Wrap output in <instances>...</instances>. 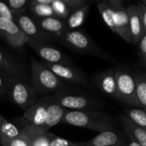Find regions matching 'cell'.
I'll return each instance as SVG.
<instances>
[{
    "instance_id": "6da1fadb",
    "label": "cell",
    "mask_w": 146,
    "mask_h": 146,
    "mask_svg": "<svg viewBox=\"0 0 146 146\" xmlns=\"http://www.w3.org/2000/svg\"><path fill=\"white\" fill-rule=\"evenodd\" d=\"M61 123L87 128L98 133L115 130V127L114 119L102 110H68Z\"/></svg>"
},
{
    "instance_id": "7a4b0ae2",
    "label": "cell",
    "mask_w": 146,
    "mask_h": 146,
    "mask_svg": "<svg viewBox=\"0 0 146 146\" xmlns=\"http://www.w3.org/2000/svg\"><path fill=\"white\" fill-rule=\"evenodd\" d=\"M51 96L67 110H102L105 107V104L103 100L93 98L80 90L67 86L55 92Z\"/></svg>"
},
{
    "instance_id": "3957f363",
    "label": "cell",
    "mask_w": 146,
    "mask_h": 146,
    "mask_svg": "<svg viewBox=\"0 0 146 146\" xmlns=\"http://www.w3.org/2000/svg\"><path fill=\"white\" fill-rule=\"evenodd\" d=\"M31 84L38 94L55 93L66 87V84L56 76L42 62L30 59Z\"/></svg>"
},
{
    "instance_id": "277c9868",
    "label": "cell",
    "mask_w": 146,
    "mask_h": 146,
    "mask_svg": "<svg viewBox=\"0 0 146 146\" xmlns=\"http://www.w3.org/2000/svg\"><path fill=\"white\" fill-rule=\"evenodd\" d=\"M6 96L24 111L38 100V93L31 82L27 81L21 74L9 76Z\"/></svg>"
},
{
    "instance_id": "5b68a950",
    "label": "cell",
    "mask_w": 146,
    "mask_h": 146,
    "mask_svg": "<svg viewBox=\"0 0 146 146\" xmlns=\"http://www.w3.org/2000/svg\"><path fill=\"white\" fill-rule=\"evenodd\" d=\"M57 41L74 51L83 54H92L110 61L114 60L102 49H100L92 38L83 30L78 29L67 31L60 38L57 39Z\"/></svg>"
},
{
    "instance_id": "8992f818",
    "label": "cell",
    "mask_w": 146,
    "mask_h": 146,
    "mask_svg": "<svg viewBox=\"0 0 146 146\" xmlns=\"http://www.w3.org/2000/svg\"><path fill=\"white\" fill-rule=\"evenodd\" d=\"M116 86V100L132 107H139L135 95L133 74L123 65L114 67Z\"/></svg>"
},
{
    "instance_id": "52a82bcc",
    "label": "cell",
    "mask_w": 146,
    "mask_h": 146,
    "mask_svg": "<svg viewBox=\"0 0 146 146\" xmlns=\"http://www.w3.org/2000/svg\"><path fill=\"white\" fill-rule=\"evenodd\" d=\"M47 102L48 96L38 98V100L24 111L23 116L14 119L12 122L17 126L27 125L38 129L45 130Z\"/></svg>"
},
{
    "instance_id": "ba28073f",
    "label": "cell",
    "mask_w": 146,
    "mask_h": 146,
    "mask_svg": "<svg viewBox=\"0 0 146 146\" xmlns=\"http://www.w3.org/2000/svg\"><path fill=\"white\" fill-rule=\"evenodd\" d=\"M27 44L37 53L44 62L74 66L73 61L65 53L54 46L47 45L44 43L37 42L32 39H28Z\"/></svg>"
},
{
    "instance_id": "9c48e42d",
    "label": "cell",
    "mask_w": 146,
    "mask_h": 146,
    "mask_svg": "<svg viewBox=\"0 0 146 146\" xmlns=\"http://www.w3.org/2000/svg\"><path fill=\"white\" fill-rule=\"evenodd\" d=\"M42 62L64 83H68L76 86H86L89 83L87 75L83 71L75 68L74 66H68L63 64H50L44 62Z\"/></svg>"
},
{
    "instance_id": "30bf717a",
    "label": "cell",
    "mask_w": 146,
    "mask_h": 146,
    "mask_svg": "<svg viewBox=\"0 0 146 146\" xmlns=\"http://www.w3.org/2000/svg\"><path fill=\"white\" fill-rule=\"evenodd\" d=\"M0 38L4 39L5 42L14 49H22L29 39L15 21L1 17Z\"/></svg>"
},
{
    "instance_id": "8fae6325",
    "label": "cell",
    "mask_w": 146,
    "mask_h": 146,
    "mask_svg": "<svg viewBox=\"0 0 146 146\" xmlns=\"http://www.w3.org/2000/svg\"><path fill=\"white\" fill-rule=\"evenodd\" d=\"M109 2L114 9L113 19L115 33L125 41L132 43L127 7L124 6V3L121 0H109Z\"/></svg>"
},
{
    "instance_id": "7c38bea8",
    "label": "cell",
    "mask_w": 146,
    "mask_h": 146,
    "mask_svg": "<svg viewBox=\"0 0 146 146\" xmlns=\"http://www.w3.org/2000/svg\"><path fill=\"white\" fill-rule=\"evenodd\" d=\"M15 22L18 25V27L21 28V30L28 37L29 39L44 43L48 39H50V37L47 36L44 32L41 31V29L38 27L36 20L31 17L29 15L24 13L15 15Z\"/></svg>"
},
{
    "instance_id": "4fadbf2b",
    "label": "cell",
    "mask_w": 146,
    "mask_h": 146,
    "mask_svg": "<svg viewBox=\"0 0 146 146\" xmlns=\"http://www.w3.org/2000/svg\"><path fill=\"white\" fill-rule=\"evenodd\" d=\"M126 145L124 138L115 130L102 132L88 141L75 143V146H125Z\"/></svg>"
},
{
    "instance_id": "5bb4252c",
    "label": "cell",
    "mask_w": 146,
    "mask_h": 146,
    "mask_svg": "<svg viewBox=\"0 0 146 146\" xmlns=\"http://www.w3.org/2000/svg\"><path fill=\"white\" fill-rule=\"evenodd\" d=\"M35 20L41 31L49 36L50 38H55L57 40L68 31L65 20L55 16Z\"/></svg>"
},
{
    "instance_id": "9a60e30c",
    "label": "cell",
    "mask_w": 146,
    "mask_h": 146,
    "mask_svg": "<svg viewBox=\"0 0 146 146\" xmlns=\"http://www.w3.org/2000/svg\"><path fill=\"white\" fill-rule=\"evenodd\" d=\"M93 83L104 95L116 99V86L114 68L95 75L93 78Z\"/></svg>"
},
{
    "instance_id": "2e32d148",
    "label": "cell",
    "mask_w": 146,
    "mask_h": 146,
    "mask_svg": "<svg viewBox=\"0 0 146 146\" xmlns=\"http://www.w3.org/2000/svg\"><path fill=\"white\" fill-rule=\"evenodd\" d=\"M116 120L126 132L129 139L137 141L141 146H146V129L136 125L123 115H117Z\"/></svg>"
},
{
    "instance_id": "e0dca14e",
    "label": "cell",
    "mask_w": 146,
    "mask_h": 146,
    "mask_svg": "<svg viewBox=\"0 0 146 146\" xmlns=\"http://www.w3.org/2000/svg\"><path fill=\"white\" fill-rule=\"evenodd\" d=\"M68 110L60 105L52 96H48V102L46 106V120L45 130L48 131L50 127L61 123L63 116Z\"/></svg>"
},
{
    "instance_id": "ac0fdd59",
    "label": "cell",
    "mask_w": 146,
    "mask_h": 146,
    "mask_svg": "<svg viewBox=\"0 0 146 146\" xmlns=\"http://www.w3.org/2000/svg\"><path fill=\"white\" fill-rule=\"evenodd\" d=\"M21 128L23 135L27 138L30 146H50L51 133L38 129L27 125L18 126Z\"/></svg>"
},
{
    "instance_id": "d6986e66",
    "label": "cell",
    "mask_w": 146,
    "mask_h": 146,
    "mask_svg": "<svg viewBox=\"0 0 146 146\" xmlns=\"http://www.w3.org/2000/svg\"><path fill=\"white\" fill-rule=\"evenodd\" d=\"M127 11L129 21V29L132 43H133L134 44H138L143 33L138 7L136 4H130L127 6Z\"/></svg>"
},
{
    "instance_id": "ffe728a7",
    "label": "cell",
    "mask_w": 146,
    "mask_h": 146,
    "mask_svg": "<svg viewBox=\"0 0 146 146\" xmlns=\"http://www.w3.org/2000/svg\"><path fill=\"white\" fill-rule=\"evenodd\" d=\"M91 4H92V2L90 1L83 7L79 8V9L70 12V14L65 20L68 31L80 29V27L84 24V22L86 19Z\"/></svg>"
},
{
    "instance_id": "44dd1931",
    "label": "cell",
    "mask_w": 146,
    "mask_h": 146,
    "mask_svg": "<svg viewBox=\"0 0 146 146\" xmlns=\"http://www.w3.org/2000/svg\"><path fill=\"white\" fill-rule=\"evenodd\" d=\"M22 130L15 123L7 121L0 113V145L22 135Z\"/></svg>"
},
{
    "instance_id": "7402d4cb",
    "label": "cell",
    "mask_w": 146,
    "mask_h": 146,
    "mask_svg": "<svg viewBox=\"0 0 146 146\" xmlns=\"http://www.w3.org/2000/svg\"><path fill=\"white\" fill-rule=\"evenodd\" d=\"M133 74L135 83V95L139 106L142 110L146 108V74L144 70Z\"/></svg>"
},
{
    "instance_id": "603a6c76",
    "label": "cell",
    "mask_w": 146,
    "mask_h": 146,
    "mask_svg": "<svg viewBox=\"0 0 146 146\" xmlns=\"http://www.w3.org/2000/svg\"><path fill=\"white\" fill-rule=\"evenodd\" d=\"M98 10L101 14V16H102L104 23L113 33H115V26H114V19H113L114 9H113L112 6L110 5L109 0H104V1L98 2Z\"/></svg>"
},
{
    "instance_id": "cb8c5ba5",
    "label": "cell",
    "mask_w": 146,
    "mask_h": 146,
    "mask_svg": "<svg viewBox=\"0 0 146 146\" xmlns=\"http://www.w3.org/2000/svg\"><path fill=\"white\" fill-rule=\"evenodd\" d=\"M125 115L140 127L146 129V113L145 111L139 107L128 106L124 109Z\"/></svg>"
},
{
    "instance_id": "d4e9b609",
    "label": "cell",
    "mask_w": 146,
    "mask_h": 146,
    "mask_svg": "<svg viewBox=\"0 0 146 146\" xmlns=\"http://www.w3.org/2000/svg\"><path fill=\"white\" fill-rule=\"evenodd\" d=\"M28 9H30L32 14L36 17V19H43L55 16L50 5L38 3L36 2V0H31Z\"/></svg>"
},
{
    "instance_id": "484cf974",
    "label": "cell",
    "mask_w": 146,
    "mask_h": 146,
    "mask_svg": "<svg viewBox=\"0 0 146 146\" xmlns=\"http://www.w3.org/2000/svg\"><path fill=\"white\" fill-rule=\"evenodd\" d=\"M0 69L9 75L21 74L19 65L2 50H0Z\"/></svg>"
},
{
    "instance_id": "4316f807",
    "label": "cell",
    "mask_w": 146,
    "mask_h": 146,
    "mask_svg": "<svg viewBox=\"0 0 146 146\" xmlns=\"http://www.w3.org/2000/svg\"><path fill=\"white\" fill-rule=\"evenodd\" d=\"M50 7L54 12L55 17L66 20L68 15L70 14L69 9L65 5L62 0H52L50 3Z\"/></svg>"
},
{
    "instance_id": "83f0119b",
    "label": "cell",
    "mask_w": 146,
    "mask_h": 146,
    "mask_svg": "<svg viewBox=\"0 0 146 146\" xmlns=\"http://www.w3.org/2000/svg\"><path fill=\"white\" fill-rule=\"evenodd\" d=\"M14 15L24 13L30 5L31 0H7L4 1Z\"/></svg>"
},
{
    "instance_id": "f1b7e54d",
    "label": "cell",
    "mask_w": 146,
    "mask_h": 146,
    "mask_svg": "<svg viewBox=\"0 0 146 146\" xmlns=\"http://www.w3.org/2000/svg\"><path fill=\"white\" fill-rule=\"evenodd\" d=\"M139 65L142 68L146 66V33H143L138 44Z\"/></svg>"
},
{
    "instance_id": "f546056e",
    "label": "cell",
    "mask_w": 146,
    "mask_h": 146,
    "mask_svg": "<svg viewBox=\"0 0 146 146\" xmlns=\"http://www.w3.org/2000/svg\"><path fill=\"white\" fill-rule=\"evenodd\" d=\"M136 5L139 10V15L142 25L143 33H146V1L145 0L140 1Z\"/></svg>"
},
{
    "instance_id": "4dcf8cb0",
    "label": "cell",
    "mask_w": 146,
    "mask_h": 146,
    "mask_svg": "<svg viewBox=\"0 0 146 146\" xmlns=\"http://www.w3.org/2000/svg\"><path fill=\"white\" fill-rule=\"evenodd\" d=\"M9 74L5 73L4 71L0 69V99L6 96L7 87H8V81L9 78Z\"/></svg>"
},
{
    "instance_id": "1f68e13d",
    "label": "cell",
    "mask_w": 146,
    "mask_h": 146,
    "mask_svg": "<svg viewBox=\"0 0 146 146\" xmlns=\"http://www.w3.org/2000/svg\"><path fill=\"white\" fill-rule=\"evenodd\" d=\"M50 146H75V143L68 141L65 139H62L51 133L50 139Z\"/></svg>"
},
{
    "instance_id": "d6a6232c",
    "label": "cell",
    "mask_w": 146,
    "mask_h": 146,
    "mask_svg": "<svg viewBox=\"0 0 146 146\" xmlns=\"http://www.w3.org/2000/svg\"><path fill=\"white\" fill-rule=\"evenodd\" d=\"M0 17L15 21V15L13 14L9 6L3 1H0Z\"/></svg>"
},
{
    "instance_id": "836d02e7",
    "label": "cell",
    "mask_w": 146,
    "mask_h": 146,
    "mask_svg": "<svg viewBox=\"0 0 146 146\" xmlns=\"http://www.w3.org/2000/svg\"><path fill=\"white\" fill-rule=\"evenodd\" d=\"M62 1L65 3V5L68 7V9H69L70 12H72L79 8L83 7L87 3L90 2L87 0H62Z\"/></svg>"
},
{
    "instance_id": "e575fe53",
    "label": "cell",
    "mask_w": 146,
    "mask_h": 146,
    "mask_svg": "<svg viewBox=\"0 0 146 146\" xmlns=\"http://www.w3.org/2000/svg\"><path fill=\"white\" fill-rule=\"evenodd\" d=\"M1 146H30L29 145V143L27 139V138L23 135L18 137V138H15V139H13L4 144H3Z\"/></svg>"
},
{
    "instance_id": "d590c367",
    "label": "cell",
    "mask_w": 146,
    "mask_h": 146,
    "mask_svg": "<svg viewBox=\"0 0 146 146\" xmlns=\"http://www.w3.org/2000/svg\"><path fill=\"white\" fill-rule=\"evenodd\" d=\"M126 146H141L137 141L133 140V139H129V143L127 144Z\"/></svg>"
},
{
    "instance_id": "8d00e7d4",
    "label": "cell",
    "mask_w": 146,
    "mask_h": 146,
    "mask_svg": "<svg viewBox=\"0 0 146 146\" xmlns=\"http://www.w3.org/2000/svg\"><path fill=\"white\" fill-rule=\"evenodd\" d=\"M125 146H126V145H125Z\"/></svg>"
}]
</instances>
